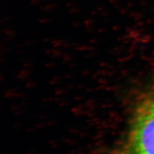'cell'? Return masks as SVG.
<instances>
[{
    "mask_svg": "<svg viewBox=\"0 0 154 154\" xmlns=\"http://www.w3.org/2000/svg\"><path fill=\"white\" fill-rule=\"evenodd\" d=\"M111 154H154V82L139 99L125 136Z\"/></svg>",
    "mask_w": 154,
    "mask_h": 154,
    "instance_id": "obj_1",
    "label": "cell"
}]
</instances>
